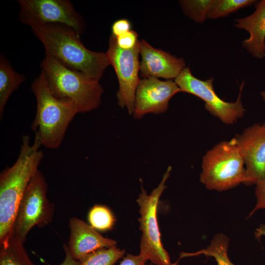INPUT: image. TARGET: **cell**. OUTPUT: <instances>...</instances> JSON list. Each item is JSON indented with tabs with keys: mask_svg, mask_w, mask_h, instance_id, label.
<instances>
[{
	"mask_svg": "<svg viewBox=\"0 0 265 265\" xmlns=\"http://www.w3.org/2000/svg\"><path fill=\"white\" fill-rule=\"evenodd\" d=\"M41 146L37 134L32 143L29 136L24 135L15 162L0 173V246L7 244L12 236L20 203L44 157Z\"/></svg>",
	"mask_w": 265,
	"mask_h": 265,
	"instance_id": "6da1fadb",
	"label": "cell"
},
{
	"mask_svg": "<svg viewBox=\"0 0 265 265\" xmlns=\"http://www.w3.org/2000/svg\"><path fill=\"white\" fill-rule=\"evenodd\" d=\"M30 27L43 44L45 55L53 57L70 69L100 80L110 65L106 53L86 48L80 40V34L70 27L48 24Z\"/></svg>",
	"mask_w": 265,
	"mask_h": 265,
	"instance_id": "7a4b0ae2",
	"label": "cell"
},
{
	"mask_svg": "<svg viewBox=\"0 0 265 265\" xmlns=\"http://www.w3.org/2000/svg\"><path fill=\"white\" fill-rule=\"evenodd\" d=\"M31 88L36 101V114L31 129L38 135L41 146L57 149L70 123L79 113L78 109L71 102L54 95L42 70L33 80Z\"/></svg>",
	"mask_w": 265,
	"mask_h": 265,
	"instance_id": "3957f363",
	"label": "cell"
},
{
	"mask_svg": "<svg viewBox=\"0 0 265 265\" xmlns=\"http://www.w3.org/2000/svg\"><path fill=\"white\" fill-rule=\"evenodd\" d=\"M40 66L54 95L73 103L79 113L91 111L100 105L104 90L99 80L70 69L48 55Z\"/></svg>",
	"mask_w": 265,
	"mask_h": 265,
	"instance_id": "277c9868",
	"label": "cell"
},
{
	"mask_svg": "<svg viewBox=\"0 0 265 265\" xmlns=\"http://www.w3.org/2000/svg\"><path fill=\"white\" fill-rule=\"evenodd\" d=\"M244 165L235 137L220 142L204 155L200 180L209 189L226 190L244 184Z\"/></svg>",
	"mask_w": 265,
	"mask_h": 265,
	"instance_id": "5b68a950",
	"label": "cell"
},
{
	"mask_svg": "<svg viewBox=\"0 0 265 265\" xmlns=\"http://www.w3.org/2000/svg\"><path fill=\"white\" fill-rule=\"evenodd\" d=\"M171 166H169L158 186L150 194L141 188L136 199L140 216L138 219L142 232L140 253L145 260L156 265H178L172 263L167 251L162 245L158 224L157 209L159 198L166 187L165 182L169 177Z\"/></svg>",
	"mask_w": 265,
	"mask_h": 265,
	"instance_id": "8992f818",
	"label": "cell"
},
{
	"mask_svg": "<svg viewBox=\"0 0 265 265\" xmlns=\"http://www.w3.org/2000/svg\"><path fill=\"white\" fill-rule=\"evenodd\" d=\"M48 185L38 170L31 179L20 203L13 234L24 243L34 227L42 228L53 220L54 206L47 197Z\"/></svg>",
	"mask_w": 265,
	"mask_h": 265,
	"instance_id": "52a82bcc",
	"label": "cell"
},
{
	"mask_svg": "<svg viewBox=\"0 0 265 265\" xmlns=\"http://www.w3.org/2000/svg\"><path fill=\"white\" fill-rule=\"evenodd\" d=\"M20 21L30 27L59 24L67 26L80 34L84 22L68 0H18Z\"/></svg>",
	"mask_w": 265,
	"mask_h": 265,
	"instance_id": "ba28073f",
	"label": "cell"
},
{
	"mask_svg": "<svg viewBox=\"0 0 265 265\" xmlns=\"http://www.w3.org/2000/svg\"><path fill=\"white\" fill-rule=\"evenodd\" d=\"M213 79L203 80L195 77L189 67H185L175 79L181 92L193 94L205 102V108L213 116L227 124H233L241 118L245 111L241 101L244 86L242 81L238 97L235 102H227L220 98L214 90Z\"/></svg>",
	"mask_w": 265,
	"mask_h": 265,
	"instance_id": "9c48e42d",
	"label": "cell"
},
{
	"mask_svg": "<svg viewBox=\"0 0 265 265\" xmlns=\"http://www.w3.org/2000/svg\"><path fill=\"white\" fill-rule=\"evenodd\" d=\"M115 71L119 82L117 93L118 103L126 108L130 114H133L135 92L140 79L139 78L140 41L130 50L120 48L116 37L110 36L109 45L106 53Z\"/></svg>",
	"mask_w": 265,
	"mask_h": 265,
	"instance_id": "30bf717a",
	"label": "cell"
},
{
	"mask_svg": "<svg viewBox=\"0 0 265 265\" xmlns=\"http://www.w3.org/2000/svg\"><path fill=\"white\" fill-rule=\"evenodd\" d=\"M180 92L181 90L175 81L161 80L154 77L140 79L135 92L134 117L140 119L147 113L165 112L170 99Z\"/></svg>",
	"mask_w": 265,
	"mask_h": 265,
	"instance_id": "8fae6325",
	"label": "cell"
},
{
	"mask_svg": "<svg viewBox=\"0 0 265 265\" xmlns=\"http://www.w3.org/2000/svg\"><path fill=\"white\" fill-rule=\"evenodd\" d=\"M245 165L244 184L265 178V124H255L235 137Z\"/></svg>",
	"mask_w": 265,
	"mask_h": 265,
	"instance_id": "7c38bea8",
	"label": "cell"
},
{
	"mask_svg": "<svg viewBox=\"0 0 265 265\" xmlns=\"http://www.w3.org/2000/svg\"><path fill=\"white\" fill-rule=\"evenodd\" d=\"M140 54L139 73L143 78L175 79L186 67L183 58L156 49L144 40L140 41Z\"/></svg>",
	"mask_w": 265,
	"mask_h": 265,
	"instance_id": "4fadbf2b",
	"label": "cell"
},
{
	"mask_svg": "<svg viewBox=\"0 0 265 265\" xmlns=\"http://www.w3.org/2000/svg\"><path fill=\"white\" fill-rule=\"evenodd\" d=\"M69 226L70 234L67 246L71 255L77 261L97 250L116 245L115 240L104 237L82 219L71 218Z\"/></svg>",
	"mask_w": 265,
	"mask_h": 265,
	"instance_id": "5bb4252c",
	"label": "cell"
},
{
	"mask_svg": "<svg viewBox=\"0 0 265 265\" xmlns=\"http://www.w3.org/2000/svg\"><path fill=\"white\" fill-rule=\"evenodd\" d=\"M255 8L249 16L236 19L235 26L249 33V37L242 41V46L254 57L261 59L265 54V0L257 3Z\"/></svg>",
	"mask_w": 265,
	"mask_h": 265,
	"instance_id": "9a60e30c",
	"label": "cell"
},
{
	"mask_svg": "<svg viewBox=\"0 0 265 265\" xmlns=\"http://www.w3.org/2000/svg\"><path fill=\"white\" fill-rule=\"evenodd\" d=\"M25 77L17 73L2 54L0 56V117L3 116L5 106L13 92L25 80Z\"/></svg>",
	"mask_w": 265,
	"mask_h": 265,
	"instance_id": "2e32d148",
	"label": "cell"
},
{
	"mask_svg": "<svg viewBox=\"0 0 265 265\" xmlns=\"http://www.w3.org/2000/svg\"><path fill=\"white\" fill-rule=\"evenodd\" d=\"M24 244L19 238L12 235L7 244L0 246V265H36Z\"/></svg>",
	"mask_w": 265,
	"mask_h": 265,
	"instance_id": "e0dca14e",
	"label": "cell"
},
{
	"mask_svg": "<svg viewBox=\"0 0 265 265\" xmlns=\"http://www.w3.org/2000/svg\"><path fill=\"white\" fill-rule=\"evenodd\" d=\"M229 240L225 235L219 234L214 236L209 246L206 248L195 252H182L180 259L200 255L213 257L217 265H235L230 260L228 255Z\"/></svg>",
	"mask_w": 265,
	"mask_h": 265,
	"instance_id": "ac0fdd59",
	"label": "cell"
},
{
	"mask_svg": "<svg viewBox=\"0 0 265 265\" xmlns=\"http://www.w3.org/2000/svg\"><path fill=\"white\" fill-rule=\"evenodd\" d=\"M116 245L97 250L79 261L78 265H114L125 255Z\"/></svg>",
	"mask_w": 265,
	"mask_h": 265,
	"instance_id": "d6986e66",
	"label": "cell"
},
{
	"mask_svg": "<svg viewBox=\"0 0 265 265\" xmlns=\"http://www.w3.org/2000/svg\"><path fill=\"white\" fill-rule=\"evenodd\" d=\"M89 224L98 231L106 232L113 228L115 218L107 207L95 205L89 210L88 216Z\"/></svg>",
	"mask_w": 265,
	"mask_h": 265,
	"instance_id": "ffe728a7",
	"label": "cell"
},
{
	"mask_svg": "<svg viewBox=\"0 0 265 265\" xmlns=\"http://www.w3.org/2000/svg\"><path fill=\"white\" fill-rule=\"evenodd\" d=\"M254 0H213L207 18L215 19L227 16L239 9L251 5Z\"/></svg>",
	"mask_w": 265,
	"mask_h": 265,
	"instance_id": "44dd1931",
	"label": "cell"
},
{
	"mask_svg": "<svg viewBox=\"0 0 265 265\" xmlns=\"http://www.w3.org/2000/svg\"><path fill=\"white\" fill-rule=\"evenodd\" d=\"M213 0H184L180 1L185 14L197 23H203Z\"/></svg>",
	"mask_w": 265,
	"mask_h": 265,
	"instance_id": "7402d4cb",
	"label": "cell"
},
{
	"mask_svg": "<svg viewBox=\"0 0 265 265\" xmlns=\"http://www.w3.org/2000/svg\"><path fill=\"white\" fill-rule=\"evenodd\" d=\"M138 35L134 30H130L123 34L116 37L118 46L124 50H130L134 48L138 41Z\"/></svg>",
	"mask_w": 265,
	"mask_h": 265,
	"instance_id": "603a6c76",
	"label": "cell"
},
{
	"mask_svg": "<svg viewBox=\"0 0 265 265\" xmlns=\"http://www.w3.org/2000/svg\"><path fill=\"white\" fill-rule=\"evenodd\" d=\"M255 195L257 202L255 206L250 212L249 216L253 214L257 211L265 209V178L258 181L256 184Z\"/></svg>",
	"mask_w": 265,
	"mask_h": 265,
	"instance_id": "cb8c5ba5",
	"label": "cell"
},
{
	"mask_svg": "<svg viewBox=\"0 0 265 265\" xmlns=\"http://www.w3.org/2000/svg\"><path fill=\"white\" fill-rule=\"evenodd\" d=\"M131 25L126 19H120L116 21L112 25V35L115 37L123 34L131 30Z\"/></svg>",
	"mask_w": 265,
	"mask_h": 265,
	"instance_id": "d4e9b609",
	"label": "cell"
},
{
	"mask_svg": "<svg viewBox=\"0 0 265 265\" xmlns=\"http://www.w3.org/2000/svg\"><path fill=\"white\" fill-rule=\"evenodd\" d=\"M147 260L141 255L127 254L121 261L119 265H144Z\"/></svg>",
	"mask_w": 265,
	"mask_h": 265,
	"instance_id": "484cf974",
	"label": "cell"
},
{
	"mask_svg": "<svg viewBox=\"0 0 265 265\" xmlns=\"http://www.w3.org/2000/svg\"><path fill=\"white\" fill-rule=\"evenodd\" d=\"M65 253V257L63 262L60 265H78L79 262L74 259L69 253L67 244L64 243L63 245Z\"/></svg>",
	"mask_w": 265,
	"mask_h": 265,
	"instance_id": "4316f807",
	"label": "cell"
},
{
	"mask_svg": "<svg viewBox=\"0 0 265 265\" xmlns=\"http://www.w3.org/2000/svg\"><path fill=\"white\" fill-rule=\"evenodd\" d=\"M261 95L265 102V91L261 92Z\"/></svg>",
	"mask_w": 265,
	"mask_h": 265,
	"instance_id": "83f0119b",
	"label": "cell"
},
{
	"mask_svg": "<svg viewBox=\"0 0 265 265\" xmlns=\"http://www.w3.org/2000/svg\"><path fill=\"white\" fill-rule=\"evenodd\" d=\"M147 265L145 264V265Z\"/></svg>",
	"mask_w": 265,
	"mask_h": 265,
	"instance_id": "f1b7e54d",
	"label": "cell"
},
{
	"mask_svg": "<svg viewBox=\"0 0 265 265\" xmlns=\"http://www.w3.org/2000/svg\"></svg>",
	"mask_w": 265,
	"mask_h": 265,
	"instance_id": "f546056e",
	"label": "cell"
}]
</instances>
